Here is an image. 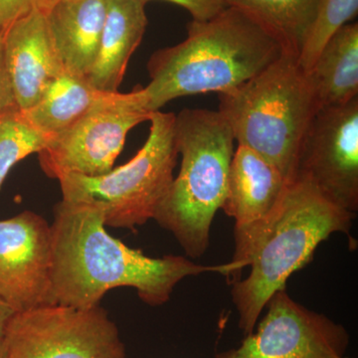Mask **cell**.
Here are the masks:
<instances>
[{
  "label": "cell",
  "instance_id": "7402d4cb",
  "mask_svg": "<svg viewBox=\"0 0 358 358\" xmlns=\"http://www.w3.org/2000/svg\"><path fill=\"white\" fill-rule=\"evenodd\" d=\"M143 3L152 0H141ZM182 7L192 16V20L206 21L215 17L227 8L225 0H162Z\"/></svg>",
  "mask_w": 358,
  "mask_h": 358
},
{
  "label": "cell",
  "instance_id": "8fae6325",
  "mask_svg": "<svg viewBox=\"0 0 358 358\" xmlns=\"http://www.w3.org/2000/svg\"><path fill=\"white\" fill-rule=\"evenodd\" d=\"M51 225L33 211L0 220V299L16 313L55 305Z\"/></svg>",
  "mask_w": 358,
  "mask_h": 358
},
{
  "label": "cell",
  "instance_id": "484cf974",
  "mask_svg": "<svg viewBox=\"0 0 358 358\" xmlns=\"http://www.w3.org/2000/svg\"><path fill=\"white\" fill-rule=\"evenodd\" d=\"M51 1H53V0H49L48 4L50 3ZM48 4H47V6H48Z\"/></svg>",
  "mask_w": 358,
  "mask_h": 358
},
{
  "label": "cell",
  "instance_id": "5b68a950",
  "mask_svg": "<svg viewBox=\"0 0 358 358\" xmlns=\"http://www.w3.org/2000/svg\"><path fill=\"white\" fill-rule=\"evenodd\" d=\"M218 112L238 145L251 148L291 182L301 143L320 110L298 54L288 51L241 87L219 94Z\"/></svg>",
  "mask_w": 358,
  "mask_h": 358
},
{
  "label": "cell",
  "instance_id": "603a6c76",
  "mask_svg": "<svg viewBox=\"0 0 358 358\" xmlns=\"http://www.w3.org/2000/svg\"><path fill=\"white\" fill-rule=\"evenodd\" d=\"M14 108H17V105L14 96L10 74L6 64L3 33L0 30V115Z\"/></svg>",
  "mask_w": 358,
  "mask_h": 358
},
{
  "label": "cell",
  "instance_id": "9c48e42d",
  "mask_svg": "<svg viewBox=\"0 0 358 358\" xmlns=\"http://www.w3.org/2000/svg\"><path fill=\"white\" fill-rule=\"evenodd\" d=\"M296 178L307 180L331 203L355 215L358 210V98L317 110L301 143Z\"/></svg>",
  "mask_w": 358,
  "mask_h": 358
},
{
  "label": "cell",
  "instance_id": "6da1fadb",
  "mask_svg": "<svg viewBox=\"0 0 358 358\" xmlns=\"http://www.w3.org/2000/svg\"><path fill=\"white\" fill-rule=\"evenodd\" d=\"M102 212L93 205L59 202L51 224V282L59 305L77 308L100 306L110 289L134 288L141 300L157 307L171 299L189 275H232L230 263L202 266L182 256L152 258L131 249L106 230Z\"/></svg>",
  "mask_w": 358,
  "mask_h": 358
},
{
  "label": "cell",
  "instance_id": "8992f818",
  "mask_svg": "<svg viewBox=\"0 0 358 358\" xmlns=\"http://www.w3.org/2000/svg\"><path fill=\"white\" fill-rule=\"evenodd\" d=\"M173 113L150 115V134L143 148L124 166L103 176L66 174L58 179L65 201L93 205L105 225L136 230L154 219L174 178L178 148Z\"/></svg>",
  "mask_w": 358,
  "mask_h": 358
},
{
  "label": "cell",
  "instance_id": "7a4b0ae2",
  "mask_svg": "<svg viewBox=\"0 0 358 358\" xmlns=\"http://www.w3.org/2000/svg\"><path fill=\"white\" fill-rule=\"evenodd\" d=\"M355 215L329 201L307 180L287 186L279 204L267 218L235 226L233 275L251 267L248 277L233 284V303L239 329L252 334L264 308L291 275L310 262L315 249L334 233H350Z\"/></svg>",
  "mask_w": 358,
  "mask_h": 358
},
{
  "label": "cell",
  "instance_id": "ffe728a7",
  "mask_svg": "<svg viewBox=\"0 0 358 358\" xmlns=\"http://www.w3.org/2000/svg\"><path fill=\"white\" fill-rule=\"evenodd\" d=\"M358 13V0H320L315 20L299 54V64L305 72L313 67L327 40Z\"/></svg>",
  "mask_w": 358,
  "mask_h": 358
},
{
  "label": "cell",
  "instance_id": "277c9868",
  "mask_svg": "<svg viewBox=\"0 0 358 358\" xmlns=\"http://www.w3.org/2000/svg\"><path fill=\"white\" fill-rule=\"evenodd\" d=\"M174 136L180 171L154 219L176 237L186 255L200 258L227 194L235 138L223 115L206 109L181 110L176 115Z\"/></svg>",
  "mask_w": 358,
  "mask_h": 358
},
{
  "label": "cell",
  "instance_id": "d4e9b609",
  "mask_svg": "<svg viewBox=\"0 0 358 358\" xmlns=\"http://www.w3.org/2000/svg\"><path fill=\"white\" fill-rule=\"evenodd\" d=\"M0 358H6V343L3 338H0Z\"/></svg>",
  "mask_w": 358,
  "mask_h": 358
},
{
  "label": "cell",
  "instance_id": "cb8c5ba5",
  "mask_svg": "<svg viewBox=\"0 0 358 358\" xmlns=\"http://www.w3.org/2000/svg\"><path fill=\"white\" fill-rule=\"evenodd\" d=\"M15 313V310L10 306L0 299V338H4L7 327Z\"/></svg>",
  "mask_w": 358,
  "mask_h": 358
},
{
  "label": "cell",
  "instance_id": "7c38bea8",
  "mask_svg": "<svg viewBox=\"0 0 358 358\" xmlns=\"http://www.w3.org/2000/svg\"><path fill=\"white\" fill-rule=\"evenodd\" d=\"M2 33L16 105L20 110L30 109L66 72L43 9H34Z\"/></svg>",
  "mask_w": 358,
  "mask_h": 358
},
{
  "label": "cell",
  "instance_id": "30bf717a",
  "mask_svg": "<svg viewBox=\"0 0 358 358\" xmlns=\"http://www.w3.org/2000/svg\"><path fill=\"white\" fill-rule=\"evenodd\" d=\"M256 333L216 358H343L348 331L322 313L289 298L285 289L273 294Z\"/></svg>",
  "mask_w": 358,
  "mask_h": 358
},
{
  "label": "cell",
  "instance_id": "2e32d148",
  "mask_svg": "<svg viewBox=\"0 0 358 358\" xmlns=\"http://www.w3.org/2000/svg\"><path fill=\"white\" fill-rule=\"evenodd\" d=\"M320 108L338 107L358 98V23L339 28L307 72Z\"/></svg>",
  "mask_w": 358,
  "mask_h": 358
},
{
  "label": "cell",
  "instance_id": "4316f807",
  "mask_svg": "<svg viewBox=\"0 0 358 358\" xmlns=\"http://www.w3.org/2000/svg\"><path fill=\"white\" fill-rule=\"evenodd\" d=\"M343 358H350V357H343Z\"/></svg>",
  "mask_w": 358,
  "mask_h": 358
},
{
  "label": "cell",
  "instance_id": "ba28073f",
  "mask_svg": "<svg viewBox=\"0 0 358 358\" xmlns=\"http://www.w3.org/2000/svg\"><path fill=\"white\" fill-rule=\"evenodd\" d=\"M3 339L6 358H126L117 324L100 306L16 313Z\"/></svg>",
  "mask_w": 358,
  "mask_h": 358
},
{
  "label": "cell",
  "instance_id": "44dd1931",
  "mask_svg": "<svg viewBox=\"0 0 358 358\" xmlns=\"http://www.w3.org/2000/svg\"><path fill=\"white\" fill-rule=\"evenodd\" d=\"M49 0H0V30L4 31L14 21L36 8H43Z\"/></svg>",
  "mask_w": 358,
  "mask_h": 358
},
{
  "label": "cell",
  "instance_id": "3957f363",
  "mask_svg": "<svg viewBox=\"0 0 358 358\" xmlns=\"http://www.w3.org/2000/svg\"><path fill=\"white\" fill-rule=\"evenodd\" d=\"M288 51L274 33L234 7L209 20H192L182 42L159 49L148 61L150 82L143 87L148 109L157 112L180 96L230 93Z\"/></svg>",
  "mask_w": 358,
  "mask_h": 358
},
{
  "label": "cell",
  "instance_id": "e0dca14e",
  "mask_svg": "<svg viewBox=\"0 0 358 358\" xmlns=\"http://www.w3.org/2000/svg\"><path fill=\"white\" fill-rule=\"evenodd\" d=\"M102 93L92 86L87 77L66 71L38 102L22 113L33 128L51 140L86 114Z\"/></svg>",
  "mask_w": 358,
  "mask_h": 358
},
{
  "label": "cell",
  "instance_id": "52a82bcc",
  "mask_svg": "<svg viewBox=\"0 0 358 358\" xmlns=\"http://www.w3.org/2000/svg\"><path fill=\"white\" fill-rule=\"evenodd\" d=\"M152 114L143 87L136 86L131 93L103 92L86 114L39 152L40 166L54 179L66 174L94 178L110 173L129 131L150 121Z\"/></svg>",
  "mask_w": 358,
  "mask_h": 358
},
{
  "label": "cell",
  "instance_id": "9a60e30c",
  "mask_svg": "<svg viewBox=\"0 0 358 358\" xmlns=\"http://www.w3.org/2000/svg\"><path fill=\"white\" fill-rule=\"evenodd\" d=\"M141 0H108L107 17L95 64L87 79L98 91L117 92L148 26Z\"/></svg>",
  "mask_w": 358,
  "mask_h": 358
},
{
  "label": "cell",
  "instance_id": "ac0fdd59",
  "mask_svg": "<svg viewBox=\"0 0 358 358\" xmlns=\"http://www.w3.org/2000/svg\"><path fill=\"white\" fill-rule=\"evenodd\" d=\"M274 33L285 46L300 54L315 20L320 0H225Z\"/></svg>",
  "mask_w": 358,
  "mask_h": 358
},
{
  "label": "cell",
  "instance_id": "d6986e66",
  "mask_svg": "<svg viewBox=\"0 0 358 358\" xmlns=\"http://www.w3.org/2000/svg\"><path fill=\"white\" fill-rule=\"evenodd\" d=\"M50 138L35 129L18 108L0 115V188L20 160L39 154Z\"/></svg>",
  "mask_w": 358,
  "mask_h": 358
},
{
  "label": "cell",
  "instance_id": "5bb4252c",
  "mask_svg": "<svg viewBox=\"0 0 358 358\" xmlns=\"http://www.w3.org/2000/svg\"><path fill=\"white\" fill-rule=\"evenodd\" d=\"M289 183L262 155L238 145L231 160L222 209L234 219L235 226L260 222L274 211Z\"/></svg>",
  "mask_w": 358,
  "mask_h": 358
},
{
  "label": "cell",
  "instance_id": "4fadbf2b",
  "mask_svg": "<svg viewBox=\"0 0 358 358\" xmlns=\"http://www.w3.org/2000/svg\"><path fill=\"white\" fill-rule=\"evenodd\" d=\"M41 9L65 70L88 77L98 55L108 0H53Z\"/></svg>",
  "mask_w": 358,
  "mask_h": 358
}]
</instances>
